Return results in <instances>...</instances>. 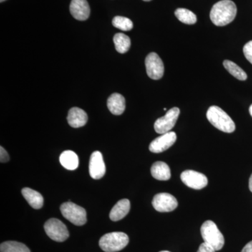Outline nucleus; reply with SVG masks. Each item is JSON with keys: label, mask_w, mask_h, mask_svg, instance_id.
<instances>
[{"label": "nucleus", "mask_w": 252, "mask_h": 252, "mask_svg": "<svg viewBox=\"0 0 252 252\" xmlns=\"http://www.w3.org/2000/svg\"><path fill=\"white\" fill-rule=\"evenodd\" d=\"M236 5L231 0H221L214 5L210 11V19L217 26H225L235 19Z\"/></svg>", "instance_id": "1"}, {"label": "nucleus", "mask_w": 252, "mask_h": 252, "mask_svg": "<svg viewBox=\"0 0 252 252\" xmlns=\"http://www.w3.org/2000/svg\"><path fill=\"white\" fill-rule=\"evenodd\" d=\"M207 119L212 126L222 132L231 133L235 130V123L220 107L211 106L207 112Z\"/></svg>", "instance_id": "2"}, {"label": "nucleus", "mask_w": 252, "mask_h": 252, "mask_svg": "<svg viewBox=\"0 0 252 252\" xmlns=\"http://www.w3.org/2000/svg\"><path fill=\"white\" fill-rule=\"evenodd\" d=\"M200 233L205 243L210 245L216 251H220L223 248L224 238L215 222L211 220L204 222L200 228Z\"/></svg>", "instance_id": "3"}, {"label": "nucleus", "mask_w": 252, "mask_h": 252, "mask_svg": "<svg viewBox=\"0 0 252 252\" xmlns=\"http://www.w3.org/2000/svg\"><path fill=\"white\" fill-rule=\"evenodd\" d=\"M129 238L122 232H113L104 235L100 238L99 245L105 252H117L121 251L127 246Z\"/></svg>", "instance_id": "4"}, {"label": "nucleus", "mask_w": 252, "mask_h": 252, "mask_svg": "<svg viewBox=\"0 0 252 252\" xmlns=\"http://www.w3.org/2000/svg\"><path fill=\"white\" fill-rule=\"evenodd\" d=\"M60 209L63 216L73 224L83 225L87 221L85 209L72 203L70 200L62 204Z\"/></svg>", "instance_id": "5"}, {"label": "nucleus", "mask_w": 252, "mask_h": 252, "mask_svg": "<svg viewBox=\"0 0 252 252\" xmlns=\"http://www.w3.org/2000/svg\"><path fill=\"white\" fill-rule=\"evenodd\" d=\"M44 227L46 234L54 241L62 243L69 238V233L67 226L57 219H50Z\"/></svg>", "instance_id": "6"}, {"label": "nucleus", "mask_w": 252, "mask_h": 252, "mask_svg": "<svg viewBox=\"0 0 252 252\" xmlns=\"http://www.w3.org/2000/svg\"><path fill=\"white\" fill-rule=\"evenodd\" d=\"M180 110L177 107H173L167 111L164 117L159 118L154 124V129L158 134L170 132L173 128L180 116Z\"/></svg>", "instance_id": "7"}, {"label": "nucleus", "mask_w": 252, "mask_h": 252, "mask_svg": "<svg viewBox=\"0 0 252 252\" xmlns=\"http://www.w3.org/2000/svg\"><path fill=\"white\" fill-rule=\"evenodd\" d=\"M146 69L147 75L149 78L154 80L161 79L164 74L163 63L156 53H151L145 59Z\"/></svg>", "instance_id": "8"}, {"label": "nucleus", "mask_w": 252, "mask_h": 252, "mask_svg": "<svg viewBox=\"0 0 252 252\" xmlns=\"http://www.w3.org/2000/svg\"><path fill=\"white\" fill-rule=\"evenodd\" d=\"M181 180L189 188L200 190L207 187L208 180L206 176L194 170H185L181 174Z\"/></svg>", "instance_id": "9"}, {"label": "nucleus", "mask_w": 252, "mask_h": 252, "mask_svg": "<svg viewBox=\"0 0 252 252\" xmlns=\"http://www.w3.org/2000/svg\"><path fill=\"white\" fill-rule=\"evenodd\" d=\"M152 205L158 212H169L177 208L178 202L171 194L160 193L154 197Z\"/></svg>", "instance_id": "10"}, {"label": "nucleus", "mask_w": 252, "mask_h": 252, "mask_svg": "<svg viewBox=\"0 0 252 252\" xmlns=\"http://www.w3.org/2000/svg\"><path fill=\"white\" fill-rule=\"evenodd\" d=\"M177 140L175 132H168L162 134L149 144V150L153 153L158 154L165 152L170 148Z\"/></svg>", "instance_id": "11"}, {"label": "nucleus", "mask_w": 252, "mask_h": 252, "mask_svg": "<svg viewBox=\"0 0 252 252\" xmlns=\"http://www.w3.org/2000/svg\"><path fill=\"white\" fill-rule=\"evenodd\" d=\"M106 172L102 154L98 151L91 154L89 162V173L94 180H99L104 177Z\"/></svg>", "instance_id": "12"}, {"label": "nucleus", "mask_w": 252, "mask_h": 252, "mask_svg": "<svg viewBox=\"0 0 252 252\" xmlns=\"http://www.w3.org/2000/svg\"><path fill=\"white\" fill-rule=\"evenodd\" d=\"M69 11L73 17L78 21H86L90 16V6L87 0H72Z\"/></svg>", "instance_id": "13"}, {"label": "nucleus", "mask_w": 252, "mask_h": 252, "mask_svg": "<svg viewBox=\"0 0 252 252\" xmlns=\"http://www.w3.org/2000/svg\"><path fill=\"white\" fill-rule=\"evenodd\" d=\"M67 119L71 127L78 128L86 125L88 122V115L83 109L73 107L69 111Z\"/></svg>", "instance_id": "14"}, {"label": "nucleus", "mask_w": 252, "mask_h": 252, "mask_svg": "<svg viewBox=\"0 0 252 252\" xmlns=\"http://www.w3.org/2000/svg\"><path fill=\"white\" fill-rule=\"evenodd\" d=\"M130 210V200H127V199H123V200H119L113 207L110 214H109V218L113 221H118V220H122L128 214Z\"/></svg>", "instance_id": "15"}, {"label": "nucleus", "mask_w": 252, "mask_h": 252, "mask_svg": "<svg viewBox=\"0 0 252 252\" xmlns=\"http://www.w3.org/2000/svg\"><path fill=\"white\" fill-rule=\"evenodd\" d=\"M107 107L114 115H121L126 109V99L122 94H113L107 100Z\"/></svg>", "instance_id": "16"}, {"label": "nucleus", "mask_w": 252, "mask_h": 252, "mask_svg": "<svg viewBox=\"0 0 252 252\" xmlns=\"http://www.w3.org/2000/svg\"><path fill=\"white\" fill-rule=\"evenodd\" d=\"M151 173L154 178L157 180L167 181L171 177L170 167L165 162L162 161L154 162L151 168Z\"/></svg>", "instance_id": "17"}, {"label": "nucleus", "mask_w": 252, "mask_h": 252, "mask_svg": "<svg viewBox=\"0 0 252 252\" xmlns=\"http://www.w3.org/2000/svg\"><path fill=\"white\" fill-rule=\"evenodd\" d=\"M21 193L32 208L39 210L43 207L44 198L39 192L30 188H24L21 190Z\"/></svg>", "instance_id": "18"}, {"label": "nucleus", "mask_w": 252, "mask_h": 252, "mask_svg": "<svg viewBox=\"0 0 252 252\" xmlns=\"http://www.w3.org/2000/svg\"><path fill=\"white\" fill-rule=\"evenodd\" d=\"M60 162L64 168L74 170L79 166V158L77 154L70 150L64 151L60 156Z\"/></svg>", "instance_id": "19"}, {"label": "nucleus", "mask_w": 252, "mask_h": 252, "mask_svg": "<svg viewBox=\"0 0 252 252\" xmlns=\"http://www.w3.org/2000/svg\"><path fill=\"white\" fill-rule=\"evenodd\" d=\"M114 42L116 50L120 54H125L130 49L131 41L130 37L123 33H117L114 36Z\"/></svg>", "instance_id": "20"}, {"label": "nucleus", "mask_w": 252, "mask_h": 252, "mask_svg": "<svg viewBox=\"0 0 252 252\" xmlns=\"http://www.w3.org/2000/svg\"><path fill=\"white\" fill-rule=\"evenodd\" d=\"M223 64L225 69H227V71L231 75H233V77L238 79V80L245 81L248 79V75H247L246 72L241 67H239L238 64H235V63L228 61V60H225V61H223Z\"/></svg>", "instance_id": "21"}, {"label": "nucleus", "mask_w": 252, "mask_h": 252, "mask_svg": "<svg viewBox=\"0 0 252 252\" xmlns=\"http://www.w3.org/2000/svg\"><path fill=\"white\" fill-rule=\"evenodd\" d=\"M0 252H31L26 245L16 241H6L0 245Z\"/></svg>", "instance_id": "22"}, {"label": "nucleus", "mask_w": 252, "mask_h": 252, "mask_svg": "<svg viewBox=\"0 0 252 252\" xmlns=\"http://www.w3.org/2000/svg\"><path fill=\"white\" fill-rule=\"evenodd\" d=\"M175 14L179 21L185 24L193 25L196 23V16L190 10L180 8L176 10Z\"/></svg>", "instance_id": "23"}, {"label": "nucleus", "mask_w": 252, "mask_h": 252, "mask_svg": "<svg viewBox=\"0 0 252 252\" xmlns=\"http://www.w3.org/2000/svg\"><path fill=\"white\" fill-rule=\"evenodd\" d=\"M112 25L114 27L123 31H130L133 28V23L130 19L119 16L113 18Z\"/></svg>", "instance_id": "24"}, {"label": "nucleus", "mask_w": 252, "mask_h": 252, "mask_svg": "<svg viewBox=\"0 0 252 252\" xmlns=\"http://www.w3.org/2000/svg\"><path fill=\"white\" fill-rule=\"evenodd\" d=\"M243 52L245 58L252 64V41H249L244 46Z\"/></svg>", "instance_id": "25"}, {"label": "nucleus", "mask_w": 252, "mask_h": 252, "mask_svg": "<svg viewBox=\"0 0 252 252\" xmlns=\"http://www.w3.org/2000/svg\"><path fill=\"white\" fill-rule=\"evenodd\" d=\"M216 250H215L210 245L206 243H202L201 245L199 247L198 252H216Z\"/></svg>", "instance_id": "26"}, {"label": "nucleus", "mask_w": 252, "mask_h": 252, "mask_svg": "<svg viewBox=\"0 0 252 252\" xmlns=\"http://www.w3.org/2000/svg\"><path fill=\"white\" fill-rule=\"evenodd\" d=\"M9 160V156L5 149L2 147H0V161L1 162H6Z\"/></svg>", "instance_id": "27"}, {"label": "nucleus", "mask_w": 252, "mask_h": 252, "mask_svg": "<svg viewBox=\"0 0 252 252\" xmlns=\"http://www.w3.org/2000/svg\"><path fill=\"white\" fill-rule=\"evenodd\" d=\"M241 252H252V241L247 244Z\"/></svg>", "instance_id": "28"}, {"label": "nucleus", "mask_w": 252, "mask_h": 252, "mask_svg": "<svg viewBox=\"0 0 252 252\" xmlns=\"http://www.w3.org/2000/svg\"><path fill=\"white\" fill-rule=\"evenodd\" d=\"M249 188H250V191L252 193V174L250 177V181H249Z\"/></svg>", "instance_id": "29"}, {"label": "nucleus", "mask_w": 252, "mask_h": 252, "mask_svg": "<svg viewBox=\"0 0 252 252\" xmlns=\"http://www.w3.org/2000/svg\"><path fill=\"white\" fill-rule=\"evenodd\" d=\"M249 111H250V115H251L252 117V104L251 106H250V109H249Z\"/></svg>", "instance_id": "30"}, {"label": "nucleus", "mask_w": 252, "mask_h": 252, "mask_svg": "<svg viewBox=\"0 0 252 252\" xmlns=\"http://www.w3.org/2000/svg\"><path fill=\"white\" fill-rule=\"evenodd\" d=\"M6 1V0H0V2H3V1Z\"/></svg>", "instance_id": "31"}, {"label": "nucleus", "mask_w": 252, "mask_h": 252, "mask_svg": "<svg viewBox=\"0 0 252 252\" xmlns=\"http://www.w3.org/2000/svg\"><path fill=\"white\" fill-rule=\"evenodd\" d=\"M143 1H152V0H143Z\"/></svg>", "instance_id": "32"}, {"label": "nucleus", "mask_w": 252, "mask_h": 252, "mask_svg": "<svg viewBox=\"0 0 252 252\" xmlns=\"http://www.w3.org/2000/svg\"><path fill=\"white\" fill-rule=\"evenodd\" d=\"M168 252V251H161V252Z\"/></svg>", "instance_id": "33"}]
</instances>
